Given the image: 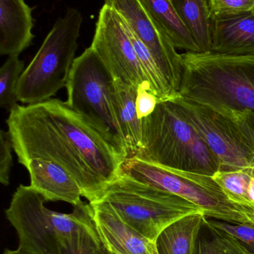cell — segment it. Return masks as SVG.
<instances>
[{"label":"cell","mask_w":254,"mask_h":254,"mask_svg":"<svg viewBox=\"0 0 254 254\" xmlns=\"http://www.w3.org/2000/svg\"><path fill=\"white\" fill-rule=\"evenodd\" d=\"M173 100L219 161V170L254 167V145L231 119L208 106L180 96Z\"/></svg>","instance_id":"9c48e42d"},{"label":"cell","mask_w":254,"mask_h":254,"mask_svg":"<svg viewBox=\"0 0 254 254\" xmlns=\"http://www.w3.org/2000/svg\"><path fill=\"white\" fill-rule=\"evenodd\" d=\"M46 200L31 186L20 185L5 210L16 230L19 248L31 254H61L64 240L73 233L94 225L90 204L73 206L70 214L45 207Z\"/></svg>","instance_id":"277c9868"},{"label":"cell","mask_w":254,"mask_h":254,"mask_svg":"<svg viewBox=\"0 0 254 254\" xmlns=\"http://www.w3.org/2000/svg\"><path fill=\"white\" fill-rule=\"evenodd\" d=\"M203 212L192 213L166 228L155 241L158 254H193L197 239L205 222Z\"/></svg>","instance_id":"ac0fdd59"},{"label":"cell","mask_w":254,"mask_h":254,"mask_svg":"<svg viewBox=\"0 0 254 254\" xmlns=\"http://www.w3.org/2000/svg\"><path fill=\"white\" fill-rule=\"evenodd\" d=\"M13 143L8 131H0V182L4 186L10 184V175L13 167Z\"/></svg>","instance_id":"d4e9b609"},{"label":"cell","mask_w":254,"mask_h":254,"mask_svg":"<svg viewBox=\"0 0 254 254\" xmlns=\"http://www.w3.org/2000/svg\"><path fill=\"white\" fill-rule=\"evenodd\" d=\"M91 47L98 54L114 80L138 89L149 83L128 29L122 18L104 4L98 14Z\"/></svg>","instance_id":"30bf717a"},{"label":"cell","mask_w":254,"mask_h":254,"mask_svg":"<svg viewBox=\"0 0 254 254\" xmlns=\"http://www.w3.org/2000/svg\"><path fill=\"white\" fill-rule=\"evenodd\" d=\"M140 1L154 23L176 49L200 53L193 36L177 14L171 0Z\"/></svg>","instance_id":"e0dca14e"},{"label":"cell","mask_w":254,"mask_h":254,"mask_svg":"<svg viewBox=\"0 0 254 254\" xmlns=\"http://www.w3.org/2000/svg\"><path fill=\"white\" fill-rule=\"evenodd\" d=\"M110 254H113L110 253Z\"/></svg>","instance_id":"f546056e"},{"label":"cell","mask_w":254,"mask_h":254,"mask_svg":"<svg viewBox=\"0 0 254 254\" xmlns=\"http://www.w3.org/2000/svg\"><path fill=\"white\" fill-rule=\"evenodd\" d=\"M113 76L90 46L73 63L66 86L67 103L125 160L128 152L113 108Z\"/></svg>","instance_id":"8992f818"},{"label":"cell","mask_w":254,"mask_h":254,"mask_svg":"<svg viewBox=\"0 0 254 254\" xmlns=\"http://www.w3.org/2000/svg\"><path fill=\"white\" fill-rule=\"evenodd\" d=\"M213 19L237 16L254 10V0H210Z\"/></svg>","instance_id":"cb8c5ba5"},{"label":"cell","mask_w":254,"mask_h":254,"mask_svg":"<svg viewBox=\"0 0 254 254\" xmlns=\"http://www.w3.org/2000/svg\"><path fill=\"white\" fill-rule=\"evenodd\" d=\"M136 158L174 170L213 176L219 161L185 120L174 100L160 101L142 119V144Z\"/></svg>","instance_id":"3957f363"},{"label":"cell","mask_w":254,"mask_h":254,"mask_svg":"<svg viewBox=\"0 0 254 254\" xmlns=\"http://www.w3.org/2000/svg\"><path fill=\"white\" fill-rule=\"evenodd\" d=\"M3 254H31L29 253H28V252H25V251L22 250V249H19V248H18L16 250H9V249H5V250L4 251V253Z\"/></svg>","instance_id":"83f0119b"},{"label":"cell","mask_w":254,"mask_h":254,"mask_svg":"<svg viewBox=\"0 0 254 254\" xmlns=\"http://www.w3.org/2000/svg\"><path fill=\"white\" fill-rule=\"evenodd\" d=\"M193 254H252L232 236L211 228L204 222Z\"/></svg>","instance_id":"ffe728a7"},{"label":"cell","mask_w":254,"mask_h":254,"mask_svg":"<svg viewBox=\"0 0 254 254\" xmlns=\"http://www.w3.org/2000/svg\"><path fill=\"white\" fill-rule=\"evenodd\" d=\"M82 22V13L73 7L58 18L19 78V101L27 105L43 102L67 86Z\"/></svg>","instance_id":"5b68a950"},{"label":"cell","mask_w":254,"mask_h":254,"mask_svg":"<svg viewBox=\"0 0 254 254\" xmlns=\"http://www.w3.org/2000/svg\"><path fill=\"white\" fill-rule=\"evenodd\" d=\"M6 124L19 164L33 158L56 163L76 179L89 203L99 201L120 174L125 159L67 102L18 105Z\"/></svg>","instance_id":"6da1fadb"},{"label":"cell","mask_w":254,"mask_h":254,"mask_svg":"<svg viewBox=\"0 0 254 254\" xmlns=\"http://www.w3.org/2000/svg\"><path fill=\"white\" fill-rule=\"evenodd\" d=\"M159 102L156 95L151 90L149 83H143L139 86L136 98V107L139 119L142 120L149 117L154 113Z\"/></svg>","instance_id":"484cf974"},{"label":"cell","mask_w":254,"mask_h":254,"mask_svg":"<svg viewBox=\"0 0 254 254\" xmlns=\"http://www.w3.org/2000/svg\"><path fill=\"white\" fill-rule=\"evenodd\" d=\"M149 49L173 92L179 96L183 67L181 54L156 26L140 0H104Z\"/></svg>","instance_id":"8fae6325"},{"label":"cell","mask_w":254,"mask_h":254,"mask_svg":"<svg viewBox=\"0 0 254 254\" xmlns=\"http://www.w3.org/2000/svg\"><path fill=\"white\" fill-rule=\"evenodd\" d=\"M31 8L24 0H0V54L19 55L31 44Z\"/></svg>","instance_id":"5bb4252c"},{"label":"cell","mask_w":254,"mask_h":254,"mask_svg":"<svg viewBox=\"0 0 254 254\" xmlns=\"http://www.w3.org/2000/svg\"><path fill=\"white\" fill-rule=\"evenodd\" d=\"M177 14L193 36L200 53L212 52L213 19L210 0H171Z\"/></svg>","instance_id":"d6986e66"},{"label":"cell","mask_w":254,"mask_h":254,"mask_svg":"<svg viewBox=\"0 0 254 254\" xmlns=\"http://www.w3.org/2000/svg\"><path fill=\"white\" fill-rule=\"evenodd\" d=\"M179 96L216 111H254V54H181Z\"/></svg>","instance_id":"7a4b0ae2"},{"label":"cell","mask_w":254,"mask_h":254,"mask_svg":"<svg viewBox=\"0 0 254 254\" xmlns=\"http://www.w3.org/2000/svg\"><path fill=\"white\" fill-rule=\"evenodd\" d=\"M99 201L108 202L128 225L152 243L173 222L192 213H204L175 194L122 174L107 186Z\"/></svg>","instance_id":"52a82bcc"},{"label":"cell","mask_w":254,"mask_h":254,"mask_svg":"<svg viewBox=\"0 0 254 254\" xmlns=\"http://www.w3.org/2000/svg\"><path fill=\"white\" fill-rule=\"evenodd\" d=\"M212 53L225 55L254 54V10L213 19Z\"/></svg>","instance_id":"9a60e30c"},{"label":"cell","mask_w":254,"mask_h":254,"mask_svg":"<svg viewBox=\"0 0 254 254\" xmlns=\"http://www.w3.org/2000/svg\"><path fill=\"white\" fill-rule=\"evenodd\" d=\"M24 70V62L19 55L9 56L0 69V106L7 111L18 106L16 91Z\"/></svg>","instance_id":"44dd1931"},{"label":"cell","mask_w":254,"mask_h":254,"mask_svg":"<svg viewBox=\"0 0 254 254\" xmlns=\"http://www.w3.org/2000/svg\"><path fill=\"white\" fill-rule=\"evenodd\" d=\"M153 254H158V253H157L156 248H155V251H154Z\"/></svg>","instance_id":"f1b7e54d"},{"label":"cell","mask_w":254,"mask_h":254,"mask_svg":"<svg viewBox=\"0 0 254 254\" xmlns=\"http://www.w3.org/2000/svg\"><path fill=\"white\" fill-rule=\"evenodd\" d=\"M120 173L185 198L202 209L209 219L254 225V213L233 204L213 176L167 168L136 157L123 161Z\"/></svg>","instance_id":"ba28073f"},{"label":"cell","mask_w":254,"mask_h":254,"mask_svg":"<svg viewBox=\"0 0 254 254\" xmlns=\"http://www.w3.org/2000/svg\"><path fill=\"white\" fill-rule=\"evenodd\" d=\"M137 90L120 80L113 82V108L126 144L128 158L135 156L142 144V120L139 119L136 107Z\"/></svg>","instance_id":"2e32d148"},{"label":"cell","mask_w":254,"mask_h":254,"mask_svg":"<svg viewBox=\"0 0 254 254\" xmlns=\"http://www.w3.org/2000/svg\"><path fill=\"white\" fill-rule=\"evenodd\" d=\"M217 112L231 119L254 145V111L243 110Z\"/></svg>","instance_id":"4316f807"},{"label":"cell","mask_w":254,"mask_h":254,"mask_svg":"<svg viewBox=\"0 0 254 254\" xmlns=\"http://www.w3.org/2000/svg\"><path fill=\"white\" fill-rule=\"evenodd\" d=\"M205 223L211 228L232 236L251 254H254V224L232 223L209 218H206Z\"/></svg>","instance_id":"603a6c76"},{"label":"cell","mask_w":254,"mask_h":254,"mask_svg":"<svg viewBox=\"0 0 254 254\" xmlns=\"http://www.w3.org/2000/svg\"><path fill=\"white\" fill-rule=\"evenodd\" d=\"M97 232L113 254H153L155 243L128 225L107 201L89 203Z\"/></svg>","instance_id":"7c38bea8"},{"label":"cell","mask_w":254,"mask_h":254,"mask_svg":"<svg viewBox=\"0 0 254 254\" xmlns=\"http://www.w3.org/2000/svg\"><path fill=\"white\" fill-rule=\"evenodd\" d=\"M61 254H110L97 232L95 224L69 236L61 246Z\"/></svg>","instance_id":"7402d4cb"},{"label":"cell","mask_w":254,"mask_h":254,"mask_svg":"<svg viewBox=\"0 0 254 254\" xmlns=\"http://www.w3.org/2000/svg\"><path fill=\"white\" fill-rule=\"evenodd\" d=\"M24 167L29 173L30 186L46 201H62L73 206L82 202L83 195L79 184L56 163L44 158H33Z\"/></svg>","instance_id":"4fadbf2b"}]
</instances>
